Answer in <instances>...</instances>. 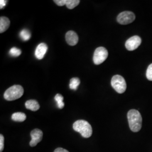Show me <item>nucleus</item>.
I'll use <instances>...</instances> for the list:
<instances>
[{"label": "nucleus", "instance_id": "1", "mask_svg": "<svg viewBox=\"0 0 152 152\" xmlns=\"http://www.w3.org/2000/svg\"><path fill=\"white\" fill-rule=\"evenodd\" d=\"M127 119L131 130L134 132L141 130L142 117L140 113L136 109H131L127 113Z\"/></svg>", "mask_w": 152, "mask_h": 152}, {"label": "nucleus", "instance_id": "2", "mask_svg": "<svg viewBox=\"0 0 152 152\" xmlns=\"http://www.w3.org/2000/svg\"><path fill=\"white\" fill-rule=\"evenodd\" d=\"M73 130L79 132L82 137L88 138L92 135V129L91 125L85 120H77L73 125Z\"/></svg>", "mask_w": 152, "mask_h": 152}, {"label": "nucleus", "instance_id": "3", "mask_svg": "<svg viewBox=\"0 0 152 152\" xmlns=\"http://www.w3.org/2000/svg\"><path fill=\"white\" fill-rule=\"evenodd\" d=\"M24 94V89L20 85H14L9 87L4 93V98L7 101H13L21 98Z\"/></svg>", "mask_w": 152, "mask_h": 152}, {"label": "nucleus", "instance_id": "4", "mask_svg": "<svg viewBox=\"0 0 152 152\" xmlns=\"http://www.w3.org/2000/svg\"><path fill=\"white\" fill-rule=\"evenodd\" d=\"M111 85L114 90L119 94L125 92L127 85L124 78L120 75H115L111 80Z\"/></svg>", "mask_w": 152, "mask_h": 152}, {"label": "nucleus", "instance_id": "5", "mask_svg": "<svg viewBox=\"0 0 152 152\" xmlns=\"http://www.w3.org/2000/svg\"><path fill=\"white\" fill-rule=\"evenodd\" d=\"M108 56V50L104 47H99L95 50L94 56L93 61L95 65H99L103 63L106 60Z\"/></svg>", "mask_w": 152, "mask_h": 152}, {"label": "nucleus", "instance_id": "6", "mask_svg": "<svg viewBox=\"0 0 152 152\" xmlns=\"http://www.w3.org/2000/svg\"><path fill=\"white\" fill-rule=\"evenodd\" d=\"M135 19V14L131 11H125L121 12L117 18V20L122 25H127L134 22Z\"/></svg>", "mask_w": 152, "mask_h": 152}, {"label": "nucleus", "instance_id": "7", "mask_svg": "<svg viewBox=\"0 0 152 152\" xmlns=\"http://www.w3.org/2000/svg\"><path fill=\"white\" fill-rule=\"evenodd\" d=\"M141 44V38L138 36H134L126 41L125 47L129 51H134L137 49Z\"/></svg>", "mask_w": 152, "mask_h": 152}, {"label": "nucleus", "instance_id": "8", "mask_svg": "<svg viewBox=\"0 0 152 152\" xmlns=\"http://www.w3.org/2000/svg\"><path fill=\"white\" fill-rule=\"evenodd\" d=\"M31 136L32 139L29 142V145L31 147H35L42 140L43 137V132L41 130L36 129L31 131Z\"/></svg>", "mask_w": 152, "mask_h": 152}, {"label": "nucleus", "instance_id": "9", "mask_svg": "<svg viewBox=\"0 0 152 152\" xmlns=\"http://www.w3.org/2000/svg\"><path fill=\"white\" fill-rule=\"evenodd\" d=\"M48 50L47 45L45 43L39 44L35 50V56L39 60L42 59Z\"/></svg>", "mask_w": 152, "mask_h": 152}, {"label": "nucleus", "instance_id": "10", "mask_svg": "<svg viewBox=\"0 0 152 152\" xmlns=\"http://www.w3.org/2000/svg\"><path fill=\"white\" fill-rule=\"evenodd\" d=\"M65 39L68 45L71 46H75L78 43V37L75 32L69 31L66 33Z\"/></svg>", "mask_w": 152, "mask_h": 152}, {"label": "nucleus", "instance_id": "11", "mask_svg": "<svg viewBox=\"0 0 152 152\" xmlns=\"http://www.w3.org/2000/svg\"><path fill=\"white\" fill-rule=\"evenodd\" d=\"M10 21L9 19L5 16H1L0 18V33H2L10 27Z\"/></svg>", "mask_w": 152, "mask_h": 152}, {"label": "nucleus", "instance_id": "12", "mask_svg": "<svg viewBox=\"0 0 152 152\" xmlns=\"http://www.w3.org/2000/svg\"><path fill=\"white\" fill-rule=\"evenodd\" d=\"M26 108L32 111H37L39 109V105L38 102L35 100H29L25 104Z\"/></svg>", "mask_w": 152, "mask_h": 152}, {"label": "nucleus", "instance_id": "13", "mask_svg": "<svg viewBox=\"0 0 152 152\" xmlns=\"http://www.w3.org/2000/svg\"><path fill=\"white\" fill-rule=\"evenodd\" d=\"M11 119L16 122H23L26 120V115L22 112H16L11 115Z\"/></svg>", "mask_w": 152, "mask_h": 152}, {"label": "nucleus", "instance_id": "14", "mask_svg": "<svg viewBox=\"0 0 152 152\" xmlns=\"http://www.w3.org/2000/svg\"><path fill=\"white\" fill-rule=\"evenodd\" d=\"M20 37L22 40L24 41H27L29 40L31 37V33L29 30L27 29H24L20 32Z\"/></svg>", "mask_w": 152, "mask_h": 152}, {"label": "nucleus", "instance_id": "15", "mask_svg": "<svg viewBox=\"0 0 152 152\" xmlns=\"http://www.w3.org/2000/svg\"><path fill=\"white\" fill-rule=\"evenodd\" d=\"M80 84V80L78 78H72L70 81L69 87L72 90H76Z\"/></svg>", "mask_w": 152, "mask_h": 152}, {"label": "nucleus", "instance_id": "16", "mask_svg": "<svg viewBox=\"0 0 152 152\" xmlns=\"http://www.w3.org/2000/svg\"><path fill=\"white\" fill-rule=\"evenodd\" d=\"M63 96L59 94H58L55 96V100L57 103V106L59 109H62L64 107V103L63 102Z\"/></svg>", "mask_w": 152, "mask_h": 152}, {"label": "nucleus", "instance_id": "17", "mask_svg": "<svg viewBox=\"0 0 152 152\" xmlns=\"http://www.w3.org/2000/svg\"><path fill=\"white\" fill-rule=\"evenodd\" d=\"M80 2V0H66V6L68 9H73L78 5Z\"/></svg>", "mask_w": 152, "mask_h": 152}, {"label": "nucleus", "instance_id": "18", "mask_svg": "<svg viewBox=\"0 0 152 152\" xmlns=\"http://www.w3.org/2000/svg\"><path fill=\"white\" fill-rule=\"evenodd\" d=\"M9 54L12 56L18 57V56H19L21 55L22 51L20 49L14 47V48H12L10 49Z\"/></svg>", "mask_w": 152, "mask_h": 152}, {"label": "nucleus", "instance_id": "19", "mask_svg": "<svg viewBox=\"0 0 152 152\" xmlns=\"http://www.w3.org/2000/svg\"><path fill=\"white\" fill-rule=\"evenodd\" d=\"M146 76L148 80L152 81V64L149 65L147 68Z\"/></svg>", "mask_w": 152, "mask_h": 152}, {"label": "nucleus", "instance_id": "20", "mask_svg": "<svg viewBox=\"0 0 152 152\" xmlns=\"http://www.w3.org/2000/svg\"><path fill=\"white\" fill-rule=\"evenodd\" d=\"M4 148V137L1 134L0 135V152H2Z\"/></svg>", "mask_w": 152, "mask_h": 152}, {"label": "nucleus", "instance_id": "21", "mask_svg": "<svg viewBox=\"0 0 152 152\" xmlns=\"http://www.w3.org/2000/svg\"><path fill=\"white\" fill-rule=\"evenodd\" d=\"M54 2H55L56 5L59 6H63L66 5V0H54Z\"/></svg>", "mask_w": 152, "mask_h": 152}, {"label": "nucleus", "instance_id": "22", "mask_svg": "<svg viewBox=\"0 0 152 152\" xmlns=\"http://www.w3.org/2000/svg\"><path fill=\"white\" fill-rule=\"evenodd\" d=\"M7 1L5 0H1L0 1V9H2L4 8V7L7 4Z\"/></svg>", "mask_w": 152, "mask_h": 152}, {"label": "nucleus", "instance_id": "23", "mask_svg": "<svg viewBox=\"0 0 152 152\" xmlns=\"http://www.w3.org/2000/svg\"><path fill=\"white\" fill-rule=\"evenodd\" d=\"M54 152H69L67 150H66L65 149H63L62 148H56L54 151Z\"/></svg>", "mask_w": 152, "mask_h": 152}]
</instances>
